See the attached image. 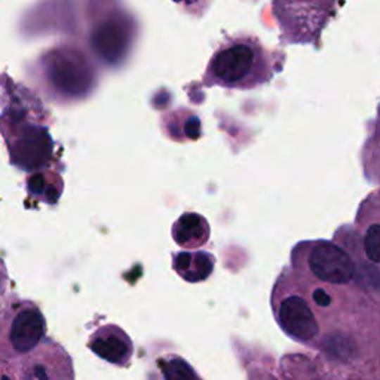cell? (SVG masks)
<instances>
[{
    "mask_svg": "<svg viewBox=\"0 0 380 380\" xmlns=\"http://www.w3.org/2000/svg\"><path fill=\"white\" fill-rule=\"evenodd\" d=\"M272 75V53L254 36H236L226 39L213 53L203 84L248 91L267 84Z\"/></svg>",
    "mask_w": 380,
    "mask_h": 380,
    "instance_id": "6da1fadb",
    "label": "cell"
},
{
    "mask_svg": "<svg viewBox=\"0 0 380 380\" xmlns=\"http://www.w3.org/2000/svg\"><path fill=\"white\" fill-rule=\"evenodd\" d=\"M343 0H272L275 20L287 44L319 46L327 27Z\"/></svg>",
    "mask_w": 380,
    "mask_h": 380,
    "instance_id": "7a4b0ae2",
    "label": "cell"
},
{
    "mask_svg": "<svg viewBox=\"0 0 380 380\" xmlns=\"http://www.w3.org/2000/svg\"><path fill=\"white\" fill-rule=\"evenodd\" d=\"M48 84L67 100H80L95 88V70L82 52L73 48L53 49L44 58Z\"/></svg>",
    "mask_w": 380,
    "mask_h": 380,
    "instance_id": "3957f363",
    "label": "cell"
},
{
    "mask_svg": "<svg viewBox=\"0 0 380 380\" xmlns=\"http://www.w3.org/2000/svg\"><path fill=\"white\" fill-rule=\"evenodd\" d=\"M135 21L127 12H112L104 17L91 33V45L106 64L118 65L124 61L135 37Z\"/></svg>",
    "mask_w": 380,
    "mask_h": 380,
    "instance_id": "277c9868",
    "label": "cell"
},
{
    "mask_svg": "<svg viewBox=\"0 0 380 380\" xmlns=\"http://www.w3.org/2000/svg\"><path fill=\"white\" fill-rule=\"evenodd\" d=\"M18 127L15 140L9 144L12 162L25 171H33L46 165L52 156V139L45 128L23 122Z\"/></svg>",
    "mask_w": 380,
    "mask_h": 380,
    "instance_id": "5b68a950",
    "label": "cell"
},
{
    "mask_svg": "<svg viewBox=\"0 0 380 380\" xmlns=\"http://www.w3.org/2000/svg\"><path fill=\"white\" fill-rule=\"evenodd\" d=\"M309 267L318 279L330 284H346L355 275V266L350 257L330 242H319L312 248Z\"/></svg>",
    "mask_w": 380,
    "mask_h": 380,
    "instance_id": "8992f818",
    "label": "cell"
},
{
    "mask_svg": "<svg viewBox=\"0 0 380 380\" xmlns=\"http://www.w3.org/2000/svg\"><path fill=\"white\" fill-rule=\"evenodd\" d=\"M278 318L284 331L297 341L308 342L318 334L317 319L302 297L290 296L285 298L281 303Z\"/></svg>",
    "mask_w": 380,
    "mask_h": 380,
    "instance_id": "52a82bcc",
    "label": "cell"
},
{
    "mask_svg": "<svg viewBox=\"0 0 380 380\" xmlns=\"http://www.w3.org/2000/svg\"><path fill=\"white\" fill-rule=\"evenodd\" d=\"M45 319L36 308L21 309L13 318L9 330V342L12 349L24 354L32 350L44 337Z\"/></svg>",
    "mask_w": 380,
    "mask_h": 380,
    "instance_id": "ba28073f",
    "label": "cell"
},
{
    "mask_svg": "<svg viewBox=\"0 0 380 380\" xmlns=\"http://www.w3.org/2000/svg\"><path fill=\"white\" fill-rule=\"evenodd\" d=\"M91 349L95 355L112 364H125L132 354V346L128 337L116 329L100 331L92 338Z\"/></svg>",
    "mask_w": 380,
    "mask_h": 380,
    "instance_id": "9c48e42d",
    "label": "cell"
},
{
    "mask_svg": "<svg viewBox=\"0 0 380 380\" xmlns=\"http://www.w3.org/2000/svg\"><path fill=\"white\" fill-rule=\"evenodd\" d=\"M172 235L183 247H198L208 239L210 227L203 217L198 214H184L174 224Z\"/></svg>",
    "mask_w": 380,
    "mask_h": 380,
    "instance_id": "30bf717a",
    "label": "cell"
},
{
    "mask_svg": "<svg viewBox=\"0 0 380 380\" xmlns=\"http://www.w3.org/2000/svg\"><path fill=\"white\" fill-rule=\"evenodd\" d=\"M214 260L207 253H180L175 255L174 267L177 272L190 282H198L210 277L213 272Z\"/></svg>",
    "mask_w": 380,
    "mask_h": 380,
    "instance_id": "8fae6325",
    "label": "cell"
},
{
    "mask_svg": "<svg viewBox=\"0 0 380 380\" xmlns=\"http://www.w3.org/2000/svg\"><path fill=\"white\" fill-rule=\"evenodd\" d=\"M165 380H198L189 364L180 358H174L167 362Z\"/></svg>",
    "mask_w": 380,
    "mask_h": 380,
    "instance_id": "7c38bea8",
    "label": "cell"
},
{
    "mask_svg": "<svg viewBox=\"0 0 380 380\" xmlns=\"http://www.w3.org/2000/svg\"><path fill=\"white\" fill-rule=\"evenodd\" d=\"M364 250L373 263L380 262V227L377 223L372 224L365 234Z\"/></svg>",
    "mask_w": 380,
    "mask_h": 380,
    "instance_id": "4fadbf2b",
    "label": "cell"
},
{
    "mask_svg": "<svg viewBox=\"0 0 380 380\" xmlns=\"http://www.w3.org/2000/svg\"><path fill=\"white\" fill-rule=\"evenodd\" d=\"M29 190L33 195H42L45 190V177L42 174H34L29 179Z\"/></svg>",
    "mask_w": 380,
    "mask_h": 380,
    "instance_id": "5bb4252c",
    "label": "cell"
},
{
    "mask_svg": "<svg viewBox=\"0 0 380 380\" xmlns=\"http://www.w3.org/2000/svg\"><path fill=\"white\" fill-rule=\"evenodd\" d=\"M312 297H314L315 303L319 305V306H330V303H331V297L321 289L315 290L314 296H312Z\"/></svg>",
    "mask_w": 380,
    "mask_h": 380,
    "instance_id": "9a60e30c",
    "label": "cell"
},
{
    "mask_svg": "<svg viewBox=\"0 0 380 380\" xmlns=\"http://www.w3.org/2000/svg\"><path fill=\"white\" fill-rule=\"evenodd\" d=\"M174 2L183 5L186 11H190V12L202 11V0H174Z\"/></svg>",
    "mask_w": 380,
    "mask_h": 380,
    "instance_id": "2e32d148",
    "label": "cell"
},
{
    "mask_svg": "<svg viewBox=\"0 0 380 380\" xmlns=\"http://www.w3.org/2000/svg\"><path fill=\"white\" fill-rule=\"evenodd\" d=\"M32 374H33L34 380H49V376H48L45 367H42V365H34Z\"/></svg>",
    "mask_w": 380,
    "mask_h": 380,
    "instance_id": "e0dca14e",
    "label": "cell"
},
{
    "mask_svg": "<svg viewBox=\"0 0 380 380\" xmlns=\"http://www.w3.org/2000/svg\"><path fill=\"white\" fill-rule=\"evenodd\" d=\"M58 190L57 189H53V187H48L46 189V192H45V196H46V201L49 203H53V202H57L58 199Z\"/></svg>",
    "mask_w": 380,
    "mask_h": 380,
    "instance_id": "ac0fdd59",
    "label": "cell"
},
{
    "mask_svg": "<svg viewBox=\"0 0 380 380\" xmlns=\"http://www.w3.org/2000/svg\"><path fill=\"white\" fill-rule=\"evenodd\" d=\"M2 380H9V379H8L6 376H4V377H2Z\"/></svg>",
    "mask_w": 380,
    "mask_h": 380,
    "instance_id": "d6986e66",
    "label": "cell"
}]
</instances>
